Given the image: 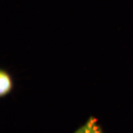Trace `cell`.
Segmentation results:
<instances>
[{"instance_id": "7a4b0ae2", "label": "cell", "mask_w": 133, "mask_h": 133, "mask_svg": "<svg viewBox=\"0 0 133 133\" xmlns=\"http://www.w3.org/2000/svg\"><path fill=\"white\" fill-rule=\"evenodd\" d=\"M74 133H104L98 120L94 116L90 117Z\"/></svg>"}, {"instance_id": "6da1fadb", "label": "cell", "mask_w": 133, "mask_h": 133, "mask_svg": "<svg viewBox=\"0 0 133 133\" xmlns=\"http://www.w3.org/2000/svg\"><path fill=\"white\" fill-rule=\"evenodd\" d=\"M13 88V81L11 75L6 70H0V96L6 97Z\"/></svg>"}]
</instances>
